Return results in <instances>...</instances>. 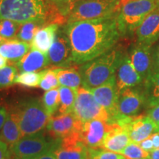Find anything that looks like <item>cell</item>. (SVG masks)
I'll list each match as a JSON object with an SVG mask.
<instances>
[{
    "mask_svg": "<svg viewBox=\"0 0 159 159\" xmlns=\"http://www.w3.org/2000/svg\"><path fill=\"white\" fill-rule=\"evenodd\" d=\"M116 13L111 16L66 23L63 26L70 43L73 62L83 64L113 49L121 36Z\"/></svg>",
    "mask_w": 159,
    "mask_h": 159,
    "instance_id": "1",
    "label": "cell"
},
{
    "mask_svg": "<svg viewBox=\"0 0 159 159\" xmlns=\"http://www.w3.org/2000/svg\"><path fill=\"white\" fill-rule=\"evenodd\" d=\"M122 55L120 51L113 48L97 58L81 65L79 71L82 77V87L91 91L116 76Z\"/></svg>",
    "mask_w": 159,
    "mask_h": 159,
    "instance_id": "2",
    "label": "cell"
},
{
    "mask_svg": "<svg viewBox=\"0 0 159 159\" xmlns=\"http://www.w3.org/2000/svg\"><path fill=\"white\" fill-rule=\"evenodd\" d=\"M22 137L43 132L50 116L39 98H27L19 102L13 111Z\"/></svg>",
    "mask_w": 159,
    "mask_h": 159,
    "instance_id": "3",
    "label": "cell"
},
{
    "mask_svg": "<svg viewBox=\"0 0 159 159\" xmlns=\"http://www.w3.org/2000/svg\"><path fill=\"white\" fill-rule=\"evenodd\" d=\"M156 9L154 0H119L116 21L121 36L132 35L145 18Z\"/></svg>",
    "mask_w": 159,
    "mask_h": 159,
    "instance_id": "4",
    "label": "cell"
},
{
    "mask_svg": "<svg viewBox=\"0 0 159 159\" xmlns=\"http://www.w3.org/2000/svg\"><path fill=\"white\" fill-rule=\"evenodd\" d=\"M47 7L43 0H0V20L23 24L45 20Z\"/></svg>",
    "mask_w": 159,
    "mask_h": 159,
    "instance_id": "5",
    "label": "cell"
},
{
    "mask_svg": "<svg viewBox=\"0 0 159 159\" xmlns=\"http://www.w3.org/2000/svg\"><path fill=\"white\" fill-rule=\"evenodd\" d=\"M119 0H75L71 4L67 22L101 19L117 12Z\"/></svg>",
    "mask_w": 159,
    "mask_h": 159,
    "instance_id": "6",
    "label": "cell"
},
{
    "mask_svg": "<svg viewBox=\"0 0 159 159\" xmlns=\"http://www.w3.org/2000/svg\"><path fill=\"white\" fill-rule=\"evenodd\" d=\"M61 143V139L45 136L43 132L22 137L10 148V152L19 159H33L48 152H54Z\"/></svg>",
    "mask_w": 159,
    "mask_h": 159,
    "instance_id": "7",
    "label": "cell"
},
{
    "mask_svg": "<svg viewBox=\"0 0 159 159\" xmlns=\"http://www.w3.org/2000/svg\"><path fill=\"white\" fill-rule=\"evenodd\" d=\"M73 113L83 123L94 119L111 122L108 111L97 102L91 91L83 87L77 90Z\"/></svg>",
    "mask_w": 159,
    "mask_h": 159,
    "instance_id": "8",
    "label": "cell"
},
{
    "mask_svg": "<svg viewBox=\"0 0 159 159\" xmlns=\"http://www.w3.org/2000/svg\"><path fill=\"white\" fill-rule=\"evenodd\" d=\"M114 123L127 131L131 142L139 144L156 132L158 128L148 115L139 116H120Z\"/></svg>",
    "mask_w": 159,
    "mask_h": 159,
    "instance_id": "9",
    "label": "cell"
},
{
    "mask_svg": "<svg viewBox=\"0 0 159 159\" xmlns=\"http://www.w3.org/2000/svg\"><path fill=\"white\" fill-rule=\"evenodd\" d=\"M83 123L75 116L74 113L52 116L47 125L49 136L63 139L75 132H81Z\"/></svg>",
    "mask_w": 159,
    "mask_h": 159,
    "instance_id": "10",
    "label": "cell"
},
{
    "mask_svg": "<svg viewBox=\"0 0 159 159\" xmlns=\"http://www.w3.org/2000/svg\"><path fill=\"white\" fill-rule=\"evenodd\" d=\"M49 63L56 67H69L72 61L70 43L63 27L57 30L54 42L48 52Z\"/></svg>",
    "mask_w": 159,
    "mask_h": 159,
    "instance_id": "11",
    "label": "cell"
},
{
    "mask_svg": "<svg viewBox=\"0 0 159 159\" xmlns=\"http://www.w3.org/2000/svg\"><path fill=\"white\" fill-rule=\"evenodd\" d=\"M81 132L73 133L61 139L54 154L57 159H88L89 148L83 142Z\"/></svg>",
    "mask_w": 159,
    "mask_h": 159,
    "instance_id": "12",
    "label": "cell"
},
{
    "mask_svg": "<svg viewBox=\"0 0 159 159\" xmlns=\"http://www.w3.org/2000/svg\"><path fill=\"white\" fill-rule=\"evenodd\" d=\"M114 123L94 119L83 123L81 130L83 142L87 148L102 149L103 141L113 128Z\"/></svg>",
    "mask_w": 159,
    "mask_h": 159,
    "instance_id": "13",
    "label": "cell"
},
{
    "mask_svg": "<svg viewBox=\"0 0 159 159\" xmlns=\"http://www.w3.org/2000/svg\"><path fill=\"white\" fill-rule=\"evenodd\" d=\"M91 92L97 102L108 111L111 116L110 123H113L118 115L117 103L119 94L116 88V76L105 84L91 90Z\"/></svg>",
    "mask_w": 159,
    "mask_h": 159,
    "instance_id": "14",
    "label": "cell"
},
{
    "mask_svg": "<svg viewBox=\"0 0 159 159\" xmlns=\"http://www.w3.org/2000/svg\"><path fill=\"white\" fill-rule=\"evenodd\" d=\"M145 102L146 100L144 92L139 89L131 87L122 90L119 93L117 103L118 115L114 119V122L119 116H136Z\"/></svg>",
    "mask_w": 159,
    "mask_h": 159,
    "instance_id": "15",
    "label": "cell"
},
{
    "mask_svg": "<svg viewBox=\"0 0 159 159\" xmlns=\"http://www.w3.org/2000/svg\"><path fill=\"white\" fill-rule=\"evenodd\" d=\"M128 55L133 66L144 82L153 71L151 46L137 43L133 46Z\"/></svg>",
    "mask_w": 159,
    "mask_h": 159,
    "instance_id": "16",
    "label": "cell"
},
{
    "mask_svg": "<svg viewBox=\"0 0 159 159\" xmlns=\"http://www.w3.org/2000/svg\"><path fill=\"white\" fill-rule=\"evenodd\" d=\"M143 80L133 66L128 54L122 55L116 71V84L119 94L127 88L136 87Z\"/></svg>",
    "mask_w": 159,
    "mask_h": 159,
    "instance_id": "17",
    "label": "cell"
},
{
    "mask_svg": "<svg viewBox=\"0 0 159 159\" xmlns=\"http://www.w3.org/2000/svg\"><path fill=\"white\" fill-rule=\"evenodd\" d=\"M137 43L151 46L159 40V10L156 9L145 18L136 31Z\"/></svg>",
    "mask_w": 159,
    "mask_h": 159,
    "instance_id": "18",
    "label": "cell"
},
{
    "mask_svg": "<svg viewBox=\"0 0 159 159\" xmlns=\"http://www.w3.org/2000/svg\"><path fill=\"white\" fill-rule=\"evenodd\" d=\"M131 142L127 131L119 125L114 123L113 128L103 141L102 150L120 153Z\"/></svg>",
    "mask_w": 159,
    "mask_h": 159,
    "instance_id": "19",
    "label": "cell"
},
{
    "mask_svg": "<svg viewBox=\"0 0 159 159\" xmlns=\"http://www.w3.org/2000/svg\"><path fill=\"white\" fill-rule=\"evenodd\" d=\"M49 64L48 53L32 49L22 58L16 62V67L20 72H35L44 69Z\"/></svg>",
    "mask_w": 159,
    "mask_h": 159,
    "instance_id": "20",
    "label": "cell"
},
{
    "mask_svg": "<svg viewBox=\"0 0 159 159\" xmlns=\"http://www.w3.org/2000/svg\"><path fill=\"white\" fill-rule=\"evenodd\" d=\"M58 28L59 25H49L40 29L31 41L30 49L48 53L52 44L54 42Z\"/></svg>",
    "mask_w": 159,
    "mask_h": 159,
    "instance_id": "21",
    "label": "cell"
},
{
    "mask_svg": "<svg viewBox=\"0 0 159 159\" xmlns=\"http://www.w3.org/2000/svg\"><path fill=\"white\" fill-rule=\"evenodd\" d=\"M30 49V43L16 39L6 40L0 45V55L12 62H18Z\"/></svg>",
    "mask_w": 159,
    "mask_h": 159,
    "instance_id": "22",
    "label": "cell"
},
{
    "mask_svg": "<svg viewBox=\"0 0 159 159\" xmlns=\"http://www.w3.org/2000/svg\"><path fill=\"white\" fill-rule=\"evenodd\" d=\"M21 138L22 135L20 131L16 114L13 111L8 112L7 119L0 134V139L11 147Z\"/></svg>",
    "mask_w": 159,
    "mask_h": 159,
    "instance_id": "23",
    "label": "cell"
},
{
    "mask_svg": "<svg viewBox=\"0 0 159 159\" xmlns=\"http://www.w3.org/2000/svg\"><path fill=\"white\" fill-rule=\"evenodd\" d=\"M61 86L78 90L82 85V77L80 73L74 67H57L54 69Z\"/></svg>",
    "mask_w": 159,
    "mask_h": 159,
    "instance_id": "24",
    "label": "cell"
},
{
    "mask_svg": "<svg viewBox=\"0 0 159 159\" xmlns=\"http://www.w3.org/2000/svg\"><path fill=\"white\" fill-rule=\"evenodd\" d=\"M144 83V91L143 92L148 106L159 102V71H152Z\"/></svg>",
    "mask_w": 159,
    "mask_h": 159,
    "instance_id": "25",
    "label": "cell"
},
{
    "mask_svg": "<svg viewBox=\"0 0 159 159\" xmlns=\"http://www.w3.org/2000/svg\"><path fill=\"white\" fill-rule=\"evenodd\" d=\"M60 93V114H67L73 112L75 101L77 96V90L66 86L59 87Z\"/></svg>",
    "mask_w": 159,
    "mask_h": 159,
    "instance_id": "26",
    "label": "cell"
},
{
    "mask_svg": "<svg viewBox=\"0 0 159 159\" xmlns=\"http://www.w3.org/2000/svg\"><path fill=\"white\" fill-rule=\"evenodd\" d=\"M45 26V20H39L21 24L16 39L24 42L31 43L37 32Z\"/></svg>",
    "mask_w": 159,
    "mask_h": 159,
    "instance_id": "27",
    "label": "cell"
},
{
    "mask_svg": "<svg viewBox=\"0 0 159 159\" xmlns=\"http://www.w3.org/2000/svg\"><path fill=\"white\" fill-rule=\"evenodd\" d=\"M46 72L47 69H43L40 72H21L17 75L15 83L28 88L39 87L40 83L42 80Z\"/></svg>",
    "mask_w": 159,
    "mask_h": 159,
    "instance_id": "28",
    "label": "cell"
},
{
    "mask_svg": "<svg viewBox=\"0 0 159 159\" xmlns=\"http://www.w3.org/2000/svg\"><path fill=\"white\" fill-rule=\"evenodd\" d=\"M42 102L47 114L52 116L55 114L60 106L59 89H53L47 91L43 94Z\"/></svg>",
    "mask_w": 159,
    "mask_h": 159,
    "instance_id": "29",
    "label": "cell"
},
{
    "mask_svg": "<svg viewBox=\"0 0 159 159\" xmlns=\"http://www.w3.org/2000/svg\"><path fill=\"white\" fill-rule=\"evenodd\" d=\"M17 75L18 68L15 66H6L0 69V89L7 88L15 84Z\"/></svg>",
    "mask_w": 159,
    "mask_h": 159,
    "instance_id": "30",
    "label": "cell"
},
{
    "mask_svg": "<svg viewBox=\"0 0 159 159\" xmlns=\"http://www.w3.org/2000/svg\"><path fill=\"white\" fill-rule=\"evenodd\" d=\"M21 24L9 19L0 20V35L5 40L16 39Z\"/></svg>",
    "mask_w": 159,
    "mask_h": 159,
    "instance_id": "31",
    "label": "cell"
},
{
    "mask_svg": "<svg viewBox=\"0 0 159 159\" xmlns=\"http://www.w3.org/2000/svg\"><path fill=\"white\" fill-rule=\"evenodd\" d=\"M120 153L125 159H144L148 158L150 152L143 150L139 144L130 142Z\"/></svg>",
    "mask_w": 159,
    "mask_h": 159,
    "instance_id": "32",
    "label": "cell"
},
{
    "mask_svg": "<svg viewBox=\"0 0 159 159\" xmlns=\"http://www.w3.org/2000/svg\"><path fill=\"white\" fill-rule=\"evenodd\" d=\"M59 86V81L54 69H47V72L40 83L39 87L44 91H49Z\"/></svg>",
    "mask_w": 159,
    "mask_h": 159,
    "instance_id": "33",
    "label": "cell"
},
{
    "mask_svg": "<svg viewBox=\"0 0 159 159\" xmlns=\"http://www.w3.org/2000/svg\"><path fill=\"white\" fill-rule=\"evenodd\" d=\"M88 159H125L122 154L102 149L89 148Z\"/></svg>",
    "mask_w": 159,
    "mask_h": 159,
    "instance_id": "34",
    "label": "cell"
},
{
    "mask_svg": "<svg viewBox=\"0 0 159 159\" xmlns=\"http://www.w3.org/2000/svg\"><path fill=\"white\" fill-rule=\"evenodd\" d=\"M45 5L55 7L67 18L70 2L69 0H45Z\"/></svg>",
    "mask_w": 159,
    "mask_h": 159,
    "instance_id": "35",
    "label": "cell"
},
{
    "mask_svg": "<svg viewBox=\"0 0 159 159\" xmlns=\"http://www.w3.org/2000/svg\"><path fill=\"white\" fill-rule=\"evenodd\" d=\"M148 116L153 121L159 131V102L148 106Z\"/></svg>",
    "mask_w": 159,
    "mask_h": 159,
    "instance_id": "36",
    "label": "cell"
},
{
    "mask_svg": "<svg viewBox=\"0 0 159 159\" xmlns=\"http://www.w3.org/2000/svg\"><path fill=\"white\" fill-rule=\"evenodd\" d=\"M10 153L8 145L0 139V159H9Z\"/></svg>",
    "mask_w": 159,
    "mask_h": 159,
    "instance_id": "37",
    "label": "cell"
},
{
    "mask_svg": "<svg viewBox=\"0 0 159 159\" xmlns=\"http://www.w3.org/2000/svg\"><path fill=\"white\" fill-rule=\"evenodd\" d=\"M139 144L140 145V147L143 149V150L147 151V152H148L154 150L153 144H152V140H151L150 137H149V138L143 140L142 142L139 143Z\"/></svg>",
    "mask_w": 159,
    "mask_h": 159,
    "instance_id": "38",
    "label": "cell"
},
{
    "mask_svg": "<svg viewBox=\"0 0 159 159\" xmlns=\"http://www.w3.org/2000/svg\"><path fill=\"white\" fill-rule=\"evenodd\" d=\"M152 57H153V70L159 71V43L154 52V54L152 55Z\"/></svg>",
    "mask_w": 159,
    "mask_h": 159,
    "instance_id": "39",
    "label": "cell"
},
{
    "mask_svg": "<svg viewBox=\"0 0 159 159\" xmlns=\"http://www.w3.org/2000/svg\"><path fill=\"white\" fill-rule=\"evenodd\" d=\"M7 116V112L6 109L3 107H0V131L3 128V125L5 124L6 119Z\"/></svg>",
    "mask_w": 159,
    "mask_h": 159,
    "instance_id": "40",
    "label": "cell"
},
{
    "mask_svg": "<svg viewBox=\"0 0 159 159\" xmlns=\"http://www.w3.org/2000/svg\"><path fill=\"white\" fill-rule=\"evenodd\" d=\"M150 137L152 140V144H153L154 150L159 149V131L152 134Z\"/></svg>",
    "mask_w": 159,
    "mask_h": 159,
    "instance_id": "41",
    "label": "cell"
},
{
    "mask_svg": "<svg viewBox=\"0 0 159 159\" xmlns=\"http://www.w3.org/2000/svg\"><path fill=\"white\" fill-rule=\"evenodd\" d=\"M33 159H57L54 154V152H46V153H43L41 156H37L36 158Z\"/></svg>",
    "mask_w": 159,
    "mask_h": 159,
    "instance_id": "42",
    "label": "cell"
},
{
    "mask_svg": "<svg viewBox=\"0 0 159 159\" xmlns=\"http://www.w3.org/2000/svg\"><path fill=\"white\" fill-rule=\"evenodd\" d=\"M149 159H159V149H156L150 152Z\"/></svg>",
    "mask_w": 159,
    "mask_h": 159,
    "instance_id": "43",
    "label": "cell"
},
{
    "mask_svg": "<svg viewBox=\"0 0 159 159\" xmlns=\"http://www.w3.org/2000/svg\"><path fill=\"white\" fill-rule=\"evenodd\" d=\"M7 65V58L0 55V69L4 68Z\"/></svg>",
    "mask_w": 159,
    "mask_h": 159,
    "instance_id": "44",
    "label": "cell"
},
{
    "mask_svg": "<svg viewBox=\"0 0 159 159\" xmlns=\"http://www.w3.org/2000/svg\"><path fill=\"white\" fill-rule=\"evenodd\" d=\"M154 2L156 4V9L159 10V0H154Z\"/></svg>",
    "mask_w": 159,
    "mask_h": 159,
    "instance_id": "45",
    "label": "cell"
},
{
    "mask_svg": "<svg viewBox=\"0 0 159 159\" xmlns=\"http://www.w3.org/2000/svg\"><path fill=\"white\" fill-rule=\"evenodd\" d=\"M6 41V40L5 39H3V38L1 36V35H0V45H1L2 44V43H3L4 42H5V41Z\"/></svg>",
    "mask_w": 159,
    "mask_h": 159,
    "instance_id": "46",
    "label": "cell"
},
{
    "mask_svg": "<svg viewBox=\"0 0 159 159\" xmlns=\"http://www.w3.org/2000/svg\"><path fill=\"white\" fill-rule=\"evenodd\" d=\"M74 1H75V0H69V2H70V5H71V4ZM69 8H70V7H69Z\"/></svg>",
    "mask_w": 159,
    "mask_h": 159,
    "instance_id": "47",
    "label": "cell"
},
{
    "mask_svg": "<svg viewBox=\"0 0 159 159\" xmlns=\"http://www.w3.org/2000/svg\"><path fill=\"white\" fill-rule=\"evenodd\" d=\"M144 159H149V158H144Z\"/></svg>",
    "mask_w": 159,
    "mask_h": 159,
    "instance_id": "48",
    "label": "cell"
},
{
    "mask_svg": "<svg viewBox=\"0 0 159 159\" xmlns=\"http://www.w3.org/2000/svg\"><path fill=\"white\" fill-rule=\"evenodd\" d=\"M14 159H19V158H14Z\"/></svg>",
    "mask_w": 159,
    "mask_h": 159,
    "instance_id": "49",
    "label": "cell"
},
{
    "mask_svg": "<svg viewBox=\"0 0 159 159\" xmlns=\"http://www.w3.org/2000/svg\"><path fill=\"white\" fill-rule=\"evenodd\" d=\"M117 1H119V0H117Z\"/></svg>",
    "mask_w": 159,
    "mask_h": 159,
    "instance_id": "50",
    "label": "cell"
}]
</instances>
